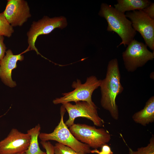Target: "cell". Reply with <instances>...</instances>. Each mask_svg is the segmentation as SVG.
I'll use <instances>...</instances> for the list:
<instances>
[{"label": "cell", "instance_id": "cell-1", "mask_svg": "<svg viewBox=\"0 0 154 154\" xmlns=\"http://www.w3.org/2000/svg\"><path fill=\"white\" fill-rule=\"evenodd\" d=\"M120 79L117 60L116 58L112 59L108 63L106 77L102 80L100 86L101 94L100 102L102 107L108 111L112 118L116 120L119 118L116 100L117 95L123 90Z\"/></svg>", "mask_w": 154, "mask_h": 154}, {"label": "cell", "instance_id": "cell-2", "mask_svg": "<svg viewBox=\"0 0 154 154\" xmlns=\"http://www.w3.org/2000/svg\"><path fill=\"white\" fill-rule=\"evenodd\" d=\"M99 15L106 20L108 24L107 31L115 32L121 38L122 41L117 47L122 44L126 46L134 39L136 32L124 13L110 5L102 3Z\"/></svg>", "mask_w": 154, "mask_h": 154}, {"label": "cell", "instance_id": "cell-3", "mask_svg": "<svg viewBox=\"0 0 154 154\" xmlns=\"http://www.w3.org/2000/svg\"><path fill=\"white\" fill-rule=\"evenodd\" d=\"M66 110L62 105L60 109V119L58 125L51 133H40L38 137L41 141L54 140L68 146L77 152L88 154L91 150L88 145L77 140L72 134L64 121Z\"/></svg>", "mask_w": 154, "mask_h": 154}, {"label": "cell", "instance_id": "cell-4", "mask_svg": "<svg viewBox=\"0 0 154 154\" xmlns=\"http://www.w3.org/2000/svg\"><path fill=\"white\" fill-rule=\"evenodd\" d=\"M101 81L94 76L87 77L85 82L83 84L80 80L77 79L72 84V87L74 89L73 91L62 94L63 96L54 100L53 103L54 104H58L82 101L95 105L92 100V95L94 91L100 86Z\"/></svg>", "mask_w": 154, "mask_h": 154}, {"label": "cell", "instance_id": "cell-5", "mask_svg": "<svg viewBox=\"0 0 154 154\" xmlns=\"http://www.w3.org/2000/svg\"><path fill=\"white\" fill-rule=\"evenodd\" d=\"M69 127L77 140L94 149L101 147L111 139L110 133L103 128H97L85 124L75 123Z\"/></svg>", "mask_w": 154, "mask_h": 154}, {"label": "cell", "instance_id": "cell-6", "mask_svg": "<svg viewBox=\"0 0 154 154\" xmlns=\"http://www.w3.org/2000/svg\"><path fill=\"white\" fill-rule=\"evenodd\" d=\"M143 43L134 39L123 52L122 57L125 69L133 72L144 66L154 58V52L149 50Z\"/></svg>", "mask_w": 154, "mask_h": 154}, {"label": "cell", "instance_id": "cell-7", "mask_svg": "<svg viewBox=\"0 0 154 154\" xmlns=\"http://www.w3.org/2000/svg\"><path fill=\"white\" fill-rule=\"evenodd\" d=\"M67 25L66 18L63 16L50 18L44 16L37 21H33L27 34L29 49L35 50L37 54H40L35 46L38 37L49 34L56 28L63 29Z\"/></svg>", "mask_w": 154, "mask_h": 154}, {"label": "cell", "instance_id": "cell-8", "mask_svg": "<svg viewBox=\"0 0 154 154\" xmlns=\"http://www.w3.org/2000/svg\"><path fill=\"white\" fill-rule=\"evenodd\" d=\"M62 104L68 114V119L65 123L68 127L74 123L76 118L80 117L90 120L97 126L102 127L103 126L104 121L98 116V108L96 105H92L86 102L82 101L77 102L74 104L70 102Z\"/></svg>", "mask_w": 154, "mask_h": 154}, {"label": "cell", "instance_id": "cell-9", "mask_svg": "<svg viewBox=\"0 0 154 154\" xmlns=\"http://www.w3.org/2000/svg\"><path fill=\"white\" fill-rule=\"evenodd\" d=\"M131 20L132 26L143 38L145 44L154 50V19L150 18L142 10H135L125 15Z\"/></svg>", "mask_w": 154, "mask_h": 154}, {"label": "cell", "instance_id": "cell-10", "mask_svg": "<svg viewBox=\"0 0 154 154\" xmlns=\"http://www.w3.org/2000/svg\"><path fill=\"white\" fill-rule=\"evenodd\" d=\"M31 137L15 128L12 129L5 138L0 141V154L25 153L30 143Z\"/></svg>", "mask_w": 154, "mask_h": 154}, {"label": "cell", "instance_id": "cell-11", "mask_svg": "<svg viewBox=\"0 0 154 154\" xmlns=\"http://www.w3.org/2000/svg\"><path fill=\"white\" fill-rule=\"evenodd\" d=\"M3 14L13 27H21L31 17L27 2L24 0H8Z\"/></svg>", "mask_w": 154, "mask_h": 154}, {"label": "cell", "instance_id": "cell-12", "mask_svg": "<svg viewBox=\"0 0 154 154\" xmlns=\"http://www.w3.org/2000/svg\"><path fill=\"white\" fill-rule=\"evenodd\" d=\"M5 52V55L0 61V78L5 84L13 87L16 86V84L11 78L12 71L17 67V61L23 60L24 56L22 54H13L10 49Z\"/></svg>", "mask_w": 154, "mask_h": 154}, {"label": "cell", "instance_id": "cell-13", "mask_svg": "<svg viewBox=\"0 0 154 154\" xmlns=\"http://www.w3.org/2000/svg\"><path fill=\"white\" fill-rule=\"evenodd\" d=\"M132 118L136 123L145 126L154 121V96L151 97L142 109L135 113Z\"/></svg>", "mask_w": 154, "mask_h": 154}, {"label": "cell", "instance_id": "cell-14", "mask_svg": "<svg viewBox=\"0 0 154 154\" xmlns=\"http://www.w3.org/2000/svg\"><path fill=\"white\" fill-rule=\"evenodd\" d=\"M114 8L121 13L135 10H142L149 6L150 1L147 0H117Z\"/></svg>", "mask_w": 154, "mask_h": 154}, {"label": "cell", "instance_id": "cell-15", "mask_svg": "<svg viewBox=\"0 0 154 154\" xmlns=\"http://www.w3.org/2000/svg\"><path fill=\"white\" fill-rule=\"evenodd\" d=\"M41 128L40 125L38 123L27 130V133L30 135L31 140L29 146L25 152L26 154H46V152L40 149L39 145L38 138Z\"/></svg>", "mask_w": 154, "mask_h": 154}, {"label": "cell", "instance_id": "cell-16", "mask_svg": "<svg viewBox=\"0 0 154 154\" xmlns=\"http://www.w3.org/2000/svg\"><path fill=\"white\" fill-rule=\"evenodd\" d=\"M14 32L13 27L8 23L3 12L0 13V36L10 37Z\"/></svg>", "mask_w": 154, "mask_h": 154}, {"label": "cell", "instance_id": "cell-17", "mask_svg": "<svg viewBox=\"0 0 154 154\" xmlns=\"http://www.w3.org/2000/svg\"><path fill=\"white\" fill-rule=\"evenodd\" d=\"M149 142L146 146L138 148L137 151H133L129 147V154H154V136L153 135H152Z\"/></svg>", "mask_w": 154, "mask_h": 154}, {"label": "cell", "instance_id": "cell-18", "mask_svg": "<svg viewBox=\"0 0 154 154\" xmlns=\"http://www.w3.org/2000/svg\"><path fill=\"white\" fill-rule=\"evenodd\" d=\"M54 154H87L77 152L71 148L59 143L54 146Z\"/></svg>", "mask_w": 154, "mask_h": 154}, {"label": "cell", "instance_id": "cell-19", "mask_svg": "<svg viewBox=\"0 0 154 154\" xmlns=\"http://www.w3.org/2000/svg\"><path fill=\"white\" fill-rule=\"evenodd\" d=\"M40 143L46 150V154H54V146L50 142L41 141Z\"/></svg>", "mask_w": 154, "mask_h": 154}, {"label": "cell", "instance_id": "cell-20", "mask_svg": "<svg viewBox=\"0 0 154 154\" xmlns=\"http://www.w3.org/2000/svg\"><path fill=\"white\" fill-rule=\"evenodd\" d=\"M144 13L150 18L154 19V3H151L142 10Z\"/></svg>", "mask_w": 154, "mask_h": 154}, {"label": "cell", "instance_id": "cell-21", "mask_svg": "<svg viewBox=\"0 0 154 154\" xmlns=\"http://www.w3.org/2000/svg\"><path fill=\"white\" fill-rule=\"evenodd\" d=\"M4 37L0 36V61L5 56L6 47L4 43Z\"/></svg>", "mask_w": 154, "mask_h": 154}, {"label": "cell", "instance_id": "cell-22", "mask_svg": "<svg viewBox=\"0 0 154 154\" xmlns=\"http://www.w3.org/2000/svg\"><path fill=\"white\" fill-rule=\"evenodd\" d=\"M101 151L108 154H113L110 147L107 144L103 145L101 147Z\"/></svg>", "mask_w": 154, "mask_h": 154}, {"label": "cell", "instance_id": "cell-23", "mask_svg": "<svg viewBox=\"0 0 154 154\" xmlns=\"http://www.w3.org/2000/svg\"><path fill=\"white\" fill-rule=\"evenodd\" d=\"M91 153H96L98 154H108L102 151H100L97 149H94L93 150H91Z\"/></svg>", "mask_w": 154, "mask_h": 154}, {"label": "cell", "instance_id": "cell-24", "mask_svg": "<svg viewBox=\"0 0 154 154\" xmlns=\"http://www.w3.org/2000/svg\"><path fill=\"white\" fill-rule=\"evenodd\" d=\"M26 154L25 153H19V154Z\"/></svg>", "mask_w": 154, "mask_h": 154}, {"label": "cell", "instance_id": "cell-25", "mask_svg": "<svg viewBox=\"0 0 154 154\" xmlns=\"http://www.w3.org/2000/svg\"><path fill=\"white\" fill-rule=\"evenodd\" d=\"M2 116H0V118Z\"/></svg>", "mask_w": 154, "mask_h": 154}]
</instances>
